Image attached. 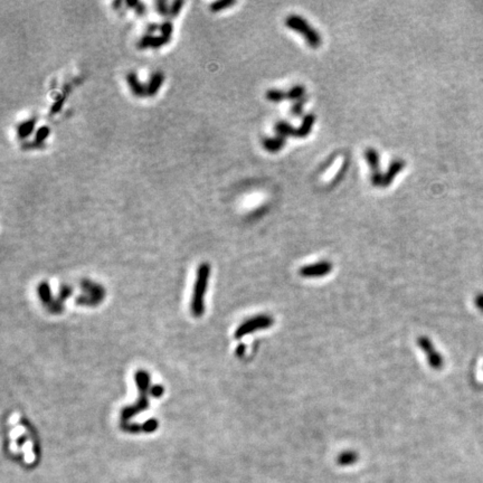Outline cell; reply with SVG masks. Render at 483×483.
<instances>
[{
  "label": "cell",
  "mask_w": 483,
  "mask_h": 483,
  "mask_svg": "<svg viewBox=\"0 0 483 483\" xmlns=\"http://www.w3.org/2000/svg\"><path fill=\"white\" fill-rule=\"evenodd\" d=\"M135 378H136V383L138 385V388H139V391H140V397L139 400H138L136 405L126 407L122 411L121 413L122 423L128 422L130 418L137 415V414L145 411L148 407V405H149V403H148V397H147L148 389H149V384H150L149 374L145 370H139L137 371Z\"/></svg>",
  "instance_id": "cell-1"
},
{
  "label": "cell",
  "mask_w": 483,
  "mask_h": 483,
  "mask_svg": "<svg viewBox=\"0 0 483 483\" xmlns=\"http://www.w3.org/2000/svg\"><path fill=\"white\" fill-rule=\"evenodd\" d=\"M210 275V265L203 263L199 265L196 278L192 299V312L195 317H201L204 313V295L207 291Z\"/></svg>",
  "instance_id": "cell-2"
},
{
  "label": "cell",
  "mask_w": 483,
  "mask_h": 483,
  "mask_svg": "<svg viewBox=\"0 0 483 483\" xmlns=\"http://www.w3.org/2000/svg\"><path fill=\"white\" fill-rule=\"evenodd\" d=\"M285 25L288 26V28L303 36L311 49H319L322 43L321 36L315 28L311 27L303 17L299 15H290L285 18Z\"/></svg>",
  "instance_id": "cell-3"
},
{
  "label": "cell",
  "mask_w": 483,
  "mask_h": 483,
  "mask_svg": "<svg viewBox=\"0 0 483 483\" xmlns=\"http://www.w3.org/2000/svg\"><path fill=\"white\" fill-rule=\"evenodd\" d=\"M274 323V319L271 316L268 315H258L247 319L245 322L240 325L235 331V338L240 339L245 337L246 334L255 332L256 330H263V329H268L272 327Z\"/></svg>",
  "instance_id": "cell-4"
},
{
  "label": "cell",
  "mask_w": 483,
  "mask_h": 483,
  "mask_svg": "<svg viewBox=\"0 0 483 483\" xmlns=\"http://www.w3.org/2000/svg\"><path fill=\"white\" fill-rule=\"evenodd\" d=\"M365 159L371 170V184L375 187H379L384 184V173L380 171V159L379 153L373 148H367L365 150Z\"/></svg>",
  "instance_id": "cell-5"
},
{
  "label": "cell",
  "mask_w": 483,
  "mask_h": 483,
  "mask_svg": "<svg viewBox=\"0 0 483 483\" xmlns=\"http://www.w3.org/2000/svg\"><path fill=\"white\" fill-rule=\"evenodd\" d=\"M417 344L419 346V348L423 350L424 354L426 355L428 365L435 370L442 369L444 365L443 357L442 355L436 352V349H435V347L433 346L432 341L426 337H419L417 339Z\"/></svg>",
  "instance_id": "cell-6"
},
{
  "label": "cell",
  "mask_w": 483,
  "mask_h": 483,
  "mask_svg": "<svg viewBox=\"0 0 483 483\" xmlns=\"http://www.w3.org/2000/svg\"><path fill=\"white\" fill-rule=\"evenodd\" d=\"M332 268H333L332 263L328 261H322V262H318L315 264L302 267L299 271V273L301 277L308 278V279L321 278V277H326V275L330 273L332 271Z\"/></svg>",
  "instance_id": "cell-7"
},
{
  "label": "cell",
  "mask_w": 483,
  "mask_h": 483,
  "mask_svg": "<svg viewBox=\"0 0 483 483\" xmlns=\"http://www.w3.org/2000/svg\"><path fill=\"white\" fill-rule=\"evenodd\" d=\"M405 168V161L402 159H395L389 164L387 171L384 173V184L383 187H388V186L394 182L396 176L400 173L403 169Z\"/></svg>",
  "instance_id": "cell-8"
},
{
  "label": "cell",
  "mask_w": 483,
  "mask_h": 483,
  "mask_svg": "<svg viewBox=\"0 0 483 483\" xmlns=\"http://www.w3.org/2000/svg\"><path fill=\"white\" fill-rule=\"evenodd\" d=\"M316 122V115L312 113H308L303 116L302 119L301 125L298 128V135H296V138H306L311 134V131L313 129V125H315Z\"/></svg>",
  "instance_id": "cell-9"
},
{
  "label": "cell",
  "mask_w": 483,
  "mask_h": 483,
  "mask_svg": "<svg viewBox=\"0 0 483 483\" xmlns=\"http://www.w3.org/2000/svg\"><path fill=\"white\" fill-rule=\"evenodd\" d=\"M286 140L285 138L277 136L274 138H265L263 139V147L265 150H268L269 152H278L281 149H283V147L285 146Z\"/></svg>",
  "instance_id": "cell-10"
},
{
  "label": "cell",
  "mask_w": 483,
  "mask_h": 483,
  "mask_svg": "<svg viewBox=\"0 0 483 483\" xmlns=\"http://www.w3.org/2000/svg\"><path fill=\"white\" fill-rule=\"evenodd\" d=\"M274 130L277 132V136L283 137L285 139L289 137L296 138V135H298V129L293 128V126L285 121L277 122L274 125Z\"/></svg>",
  "instance_id": "cell-11"
},
{
  "label": "cell",
  "mask_w": 483,
  "mask_h": 483,
  "mask_svg": "<svg viewBox=\"0 0 483 483\" xmlns=\"http://www.w3.org/2000/svg\"><path fill=\"white\" fill-rule=\"evenodd\" d=\"M126 81H128L132 93L137 95V97H143V95L147 94V89H145V86L140 83L139 78L135 73H129L126 75Z\"/></svg>",
  "instance_id": "cell-12"
},
{
  "label": "cell",
  "mask_w": 483,
  "mask_h": 483,
  "mask_svg": "<svg viewBox=\"0 0 483 483\" xmlns=\"http://www.w3.org/2000/svg\"><path fill=\"white\" fill-rule=\"evenodd\" d=\"M163 78H164L163 74L160 72H157L153 74V75L150 77L149 84H148L147 86V95H155L159 91L160 86L162 85Z\"/></svg>",
  "instance_id": "cell-13"
},
{
  "label": "cell",
  "mask_w": 483,
  "mask_h": 483,
  "mask_svg": "<svg viewBox=\"0 0 483 483\" xmlns=\"http://www.w3.org/2000/svg\"><path fill=\"white\" fill-rule=\"evenodd\" d=\"M265 97H267V99L273 103H280L284 100H288V94H286V92L282 91V90H277V89L269 90L267 94H265Z\"/></svg>",
  "instance_id": "cell-14"
},
{
  "label": "cell",
  "mask_w": 483,
  "mask_h": 483,
  "mask_svg": "<svg viewBox=\"0 0 483 483\" xmlns=\"http://www.w3.org/2000/svg\"><path fill=\"white\" fill-rule=\"evenodd\" d=\"M34 126H35V119H30L23 122V123H20L17 129L20 139H24V138L28 137L31 132H33Z\"/></svg>",
  "instance_id": "cell-15"
},
{
  "label": "cell",
  "mask_w": 483,
  "mask_h": 483,
  "mask_svg": "<svg viewBox=\"0 0 483 483\" xmlns=\"http://www.w3.org/2000/svg\"><path fill=\"white\" fill-rule=\"evenodd\" d=\"M358 460V456L353 451H347V452H343L340 455L338 456V463L340 465H352L354 464L356 461Z\"/></svg>",
  "instance_id": "cell-16"
},
{
  "label": "cell",
  "mask_w": 483,
  "mask_h": 483,
  "mask_svg": "<svg viewBox=\"0 0 483 483\" xmlns=\"http://www.w3.org/2000/svg\"><path fill=\"white\" fill-rule=\"evenodd\" d=\"M38 293H39V298L43 301V303L46 305H51L53 303L52 301V295H51V289L50 285L47 283H40L38 286Z\"/></svg>",
  "instance_id": "cell-17"
},
{
  "label": "cell",
  "mask_w": 483,
  "mask_h": 483,
  "mask_svg": "<svg viewBox=\"0 0 483 483\" xmlns=\"http://www.w3.org/2000/svg\"><path fill=\"white\" fill-rule=\"evenodd\" d=\"M286 94H288V100L294 101V102H295V101L304 98L305 87L302 86V85H295L293 87H291L289 91L286 92Z\"/></svg>",
  "instance_id": "cell-18"
},
{
  "label": "cell",
  "mask_w": 483,
  "mask_h": 483,
  "mask_svg": "<svg viewBox=\"0 0 483 483\" xmlns=\"http://www.w3.org/2000/svg\"><path fill=\"white\" fill-rule=\"evenodd\" d=\"M235 4L236 3L233 2V0H221V2H216L214 4H211L210 9H211V12L217 13V12H221V10H223V9H226L228 7H231Z\"/></svg>",
  "instance_id": "cell-19"
},
{
  "label": "cell",
  "mask_w": 483,
  "mask_h": 483,
  "mask_svg": "<svg viewBox=\"0 0 483 483\" xmlns=\"http://www.w3.org/2000/svg\"><path fill=\"white\" fill-rule=\"evenodd\" d=\"M50 132H51V130H50L49 126H41V128H39L36 132L35 141L37 143H41L45 139H47V137L50 136Z\"/></svg>",
  "instance_id": "cell-20"
},
{
  "label": "cell",
  "mask_w": 483,
  "mask_h": 483,
  "mask_svg": "<svg viewBox=\"0 0 483 483\" xmlns=\"http://www.w3.org/2000/svg\"><path fill=\"white\" fill-rule=\"evenodd\" d=\"M305 99H301V100H298V101H295V102L293 103V105H292V108H291V113L295 115V116H298V115H301L302 114V111H303V105L305 103Z\"/></svg>",
  "instance_id": "cell-21"
},
{
  "label": "cell",
  "mask_w": 483,
  "mask_h": 483,
  "mask_svg": "<svg viewBox=\"0 0 483 483\" xmlns=\"http://www.w3.org/2000/svg\"><path fill=\"white\" fill-rule=\"evenodd\" d=\"M158 427V422L156 419H148V421L142 425V431L147 432V433H151L153 431H156Z\"/></svg>",
  "instance_id": "cell-22"
},
{
  "label": "cell",
  "mask_w": 483,
  "mask_h": 483,
  "mask_svg": "<svg viewBox=\"0 0 483 483\" xmlns=\"http://www.w3.org/2000/svg\"><path fill=\"white\" fill-rule=\"evenodd\" d=\"M172 24L170 22H164L161 26H160V30H161V34L162 36L166 37V38L168 39H170V37H171V34H172Z\"/></svg>",
  "instance_id": "cell-23"
},
{
  "label": "cell",
  "mask_w": 483,
  "mask_h": 483,
  "mask_svg": "<svg viewBox=\"0 0 483 483\" xmlns=\"http://www.w3.org/2000/svg\"><path fill=\"white\" fill-rule=\"evenodd\" d=\"M169 40H170V39L166 38V37H164V36H158V37L153 36V40H152L151 47H153V49H158V47H161V46H163L164 44H167Z\"/></svg>",
  "instance_id": "cell-24"
},
{
  "label": "cell",
  "mask_w": 483,
  "mask_h": 483,
  "mask_svg": "<svg viewBox=\"0 0 483 483\" xmlns=\"http://www.w3.org/2000/svg\"><path fill=\"white\" fill-rule=\"evenodd\" d=\"M152 40H153V36H152V35H146V36H143L142 38L140 39V41H139V47H140V49H147V47H151Z\"/></svg>",
  "instance_id": "cell-25"
},
{
  "label": "cell",
  "mask_w": 483,
  "mask_h": 483,
  "mask_svg": "<svg viewBox=\"0 0 483 483\" xmlns=\"http://www.w3.org/2000/svg\"><path fill=\"white\" fill-rule=\"evenodd\" d=\"M184 2H179V0H177V2H174L172 4V6L170 8V14L172 17H174V16H177L179 13H180V10H182V7L184 6Z\"/></svg>",
  "instance_id": "cell-26"
},
{
  "label": "cell",
  "mask_w": 483,
  "mask_h": 483,
  "mask_svg": "<svg viewBox=\"0 0 483 483\" xmlns=\"http://www.w3.org/2000/svg\"><path fill=\"white\" fill-rule=\"evenodd\" d=\"M64 101H65L64 97H62V95H61V97H58V99L55 101L54 104H53V107H52V113H57L58 111H60L63 103H64Z\"/></svg>",
  "instance_id": "cell-27"
},
{
  "label": "cell",
  "mask_w": 483,
  "mask_h": 483,
  "mask_svg": "<svg viewBox=\"0 0 483 483\" xmlns=\"http://www.w3.org/2000/svg\"><path fill=\"white\" fill-rule=\"evenodd\" d=\"M150 392H151V395L153 397H160L163 394V387L160 386V385L153 386L152 388L150 389Z\"/></svg>",
  "instance_id": "cell-28"
},
{
  "label": "cell",
  "mask_w": 483,
  "mask_h": 483,
  "mask_svg": "<svg viewBox=\"0 0 483 483\" xmlns=\"http://www.w3.org/2000/svg\"><path fill=\"white\" fill-rule=\"evenodd\" d=\"M122 427H123L125 431H129V432H139V429L141 428L142 429V426H139V425H137V424H131V425H129L128 422H125V425H123V424H122Z\"/></svg>",
  "instance_id": "cell-29"
},
{
  "label": "cell",
  "mask_w": 483,
  "mask_h": 483,
  "mask_svg": "<svg viewBox=\"0 0 483 483\" xmlns=\"http://www.w3.org/2000/svg\"><path fill=\"white\" fill-rule=\"evenodd\" d=\"M164 7H166V3H158V10H159V13L162 14V15L167 14V10L164 9Z\"/></svg>",
  "instance_id": "cell-30"
},
{
  "label": "cell",
  "mask_w": 483,
  "mask_h": 483,
  "mask_svg": "<svg viewBox=\"0 0 483 483\" xmlns=\"http://www.w3.org/2000/svg\"><path fill=\"white\" fill-rule=\"evenodd\" d=\"M476 304L483 310V296H479V298L476 299Z\"/></svg>",
  "instance_id": "cell-31"
}]
</instances>
